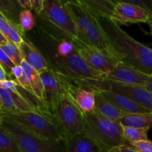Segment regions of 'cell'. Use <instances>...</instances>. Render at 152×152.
Instances as JSON below:
<instances>
[{
    "label": "cell",
    "mask_w": 152,
    "mask_h": 152,
    "mask_svg": "<svg viewBox=\"0 0 152 152\" xmlns=\"http://www.w3.org/2000/svg\"><path fill=\"white\" fill-rule=\"evenodd\" d=\"M97 19L120 60L144 74L152 76V48L135 40L114 21L104 17Z\"/></svg>",
    "instance_id": "cell-1"
},
{
    "label": "cell",
    "mask_w": 152,
    "mask_h": 152,
    "mask_svg": "<svg viewBox=\"0 0 152 152\" xmlns=\"http://www.w3.org/2000/svg\"><path fill=\"white\" fill-rule=\"evenodd\" d=\"M40 105L50 114L65 141L84 131L83 111L68 94L48 96Z\"/></svg>",
    "instance_id": "cell-2"
},
{
    "label": "cell",
    "mask_w": 152,
    "mask_h": 152,
    "mask_svg": "<svg viewBox=\"0 0 152 152\" xmlns=\"http://www.w3.org/2000/svg\"><path fill=\"white\" fill-rule=\"evenodd\" d=\"M72 16L77 30L75 45H86L101 50L111 48L97 17L93 14L81 0L64 1Z\"/></svg>",
    "instance_id": "cell-3"
},
{
    "label": "cell",
    "mask_w": 152,
    "mask_h": 152,
    "mask_svg": "<svg viewBox=\"0 0 152 152\" xmlns=\"http://www.w3.org/2000/svg\"><path fill=\"white\" fill-rule=\"evenodd\" d=\"M83 132L103 152L128 144L123 137V126L120 122L112 121L95 110L83 112Z\"/></svg>",
    "instance_id": "cell-4"
},
{
    "label": "cell",
    "mask_w": 152,
    "mask_h": 152,
    "mask_svg": "<svg viewBox=\"0 0 152 152\" xmlns=\"http://www.w3.org/2000/svg\"><path fill=\"white\" fill-rule=\"evenodd\" d=\"M1 115L4 118L15 122L26 130L44 139L55 142H65L50 114L41 105H37V109L35 111L13 114L1 112Z\"/></svg>",
    "instance_id": "cell-5"
},
{
    "label": "cell",
    "mask_w": 152,
    "mask_h": 152,
    "mask_svg": "<svg viewBox=\"0 0 152 152\" xmlns=\"http://www.w3.org/2000/svg\"><path fill=\"white\" fill-rule=\"evenodd\" d=\"M0 127L15 140L21 152H66L65 142L44 139L7 118L2 117Z\"/></svg>",
    "instance_id": "cell-6"
},
{
    "label": "cell",
    "mask_w": 152,
    "mask_h": 152,
    "mask_svg": "<svg viewBox=\"0 0 152 152\" xmlns=\"http://www.w3.org/2000/svg\"><path fill=\"white\" fill-rule=\"evenodd\" d=\"M48 62L54 71L73 77L99 81L106 80L107 79V74L92 68L79 54L77 47L71 54L65 57L53 55Z\"/></svg>",
    "instance_id": "cell-7"
},
{
    "label": "cell",
    "mask_w": 152,
    "mask_h": 152,
    "mask_svg": "<svg viewBox=\"0 0 152 152\" xmlns=\"http://www.w3.org/2000/svg\"><path fill=\"white\" fill-rule=\"evenodd\" d=\"M39 15L59 29L73 42H77V27L65 1L44 0V7Z\"/></svg>",
    "instance_id": "cell-8"
},
{
    "label": "cell",
    "mask_w": 152,
    "mask_h": 152,
    "mask_svg": "<svg viewBox=\"0 0 152 152\" xmlns=\"http://www.w3.org/2000/svg\"><path fill=\"white\" fill-rule=\"evenodd\" d=\"M79 54L93 68L105 74L109 73L120 60L112 47L108 50H101L86 45H76Z\"/></svg>",
    "instance_id": "cell-9"
},
{
    "label": "cell",
    "mask_w": 152,
    "mask_h": 152,
    "mask_svg": "<svg viewBox=\"0 0 152 152\" xmlns=\"http://www.w3.org/2000/svg\"><path fill=\"white\" fill-rule=\"evenodd\" d=\"M151 77L152 76L144 74L131 65L120 61L115 67L107 74L106 80L120 84L145 87Z\"/></svg>",
    "instance_id": "cell-10"
},
{
    "label": "cell",
    "mask_w": 152,
    "mask_h": 152,
    "mask_svg": "<svg viewBox=\"0 0 152 152\" xmlns=\"http://www.w3.org/2000/svg\"><path fill=\"white\" fill-rule=\"evenodd\" d=\"M21 65L24 70V74L21 78L15 80V81L22 89L37 98L40 103L45 102L47 97L40 74L31 68L24 59Z\"/></svg>",
    "instance_id": "cell-11"
},
{
    "label": "cell",
    "mask_w": 152,
    "mask_h": 152,
    "mask_svg": "<svg viewBox=\"0 0 152 152\" xmlns=\"http://www.w3.org/2000/svg\"><path fill=\"white\" fill-rule=\"evenodd\" d=\"M115 9L112 21L118 25L127 23H146L149 19L150 13L139 6L129 3L126 0L116 1Z\"/></svg>",
    "instance_id": "cell-12"
},
{
    "label": "cell",
    "mask_w": 152,
    "mask_h": 152,
    "mask_svg": "<svg viewBox=\"0 0 152 152\" xmlns=\"http://www.w3.org/2000/svg\"><path fill=\"white\" fill-rule=\"evenodd\" d=\"M106 81L108 83V89L125 95L141 107L152 112V92L146 88L120 84L109 80Z\"/></svg>",
    "instance_id": "cell-13"
},
{
    "label": "cell",
    "mask_w": 152,
    "mask_h": 152,
    "mask_svg": "<svg viewBox=\"0 0 152 152\" xmlns=\"http://www.w3.org/2000/svg\"><path fill=\"white\" fill-rule=\"evenodd\" d=\"M19 48L24 60L40 74L51 68L48 61L29 41L25 39Z\"/></svg>",
    "instance_id": "cell-14"
},
{
    "label": "cell",
    "mask_w": 152,
    "mask_h": 152,
    "mask_svg": "<svg viewBox=\"0 0 152 152\" xmlns=\"http://www.w3.org/2000/svg\"><path fill=\"white\" fill-rule=\"evenodd\" d=\"M99 94L102 97L111 104L118 108L121 111L126 113H148L150 112L145 108H142L140 105L134 102L130 98L127 97L125 95L115 91L105 89L96 92Z\"/></svg>",
    "instance_id": "cell-15"
},
{
    "label": "cell",
    "mask_w": 152,
    "mask_h": 152,
    "mask_svg": "<svg viewBox=\"0 0 152 152\" xmlns=\"http://www.w3.org/2000/svg\"><path fill=\"white\" fill-rule=\"evenodd\" d=\"M66 152H103L84 132L65 141Z\"/></svg>",
    "instance_id": "cell-16"
},
{
    "label": "cell",
    "mask_w": 152,
    "mask_h": 152,
    "mask_svg": "<svg viewBox=\"0 0 152 152\" xmlns=\"http://www.w3.org/2000/svg\"><path fill=\"white\" fill-rule=\"evenodd\" d=\"M87 8L96 17L112 20L117 2L112 0H81Z\"/></svg>",
    "instance_id": "cell-17"
},
{
    "label": "cell",
    "mask_w": 152,
    "mask_h": 152,
    "mask_svg": "<svg viewBox=\"0 0 152 152\" xmlns=\"http://www.w3.org/2000/svg\"><path fill=\"white\" fill-rule=\"evenodd\" d=\"M68 95L72 98L83 112L87 113L94 111L96 96L94 92L83 88H79L71 91Z\"/></svg>",
    "instance_id": "cell-18"
},
{
    "label": "cell",
    "mask_w": 152,
    "mask_h": 152,
    "mask_svg": "<svg viewBox=\"0 0 152 152\" xmlns=\"http://www.w3.org/2000/svg\"><path fill=\"white\" fill-rule=\"evenodd\" d=\"M126 127L150 129L152 127V112L126 113L125 112L120 121Z\"/></svg>",
    "instance_id": "cell-19"
},
{
    "label": "cell",
    "mask_w": 152,
    "mask_h": 152,
    "mask_svg": "<svg viewBox=\"0 0 152 152\" xmlns=\"http://www.w3.org/2000/svg\"><path fill=\"white\" fill-rule=\"evenodd\" d=\"M95 96H96L95 111L112 121L120 122V119L124 114V111L114 106L113 104L104 99L99 94L96 92L95 93Z\"/></svg>",
    "instance_id": "cell-20"
},
{
    "label": "cell",
    "mask_w": 152,
    "mask_h": 152,
    "mask_svg": "<svg viewBox=\"0 0 152 152\" xmlns=\"http://www.w3.org/2000/svg\"><path fill=\"white\" fill-rule=\"evenodd\" d=\"M40 77H41L42 82L43 86L45 91L46 97H47V95L52 96V95L66 94L64 89L59 84L54 74V71L52 68L40 74Z\"/></svg>",
    "instance_id": "cell-21"
},
{
    "label": "cell",
    "mask_w": 152,
    "mask_h": 152,
    "mask_svg": "<svg viewBox=\"0 0 152 152\" xmlns=\"http://www.w3.org/2000/svg\"><path fill=\"white\" fill-rule=\"evenodd\" d=\"M6 91L10 94L15 106L19 112H29L37 109V105H34L32 101H30L26 96L22 94L18 88V85L16 87L9 89Z\"/></svg>",
    "instance_id": "cell-22"
},
{
    "label": "cell",
    "mask_w": 152,
    "mask_h": 152,
    "mask_svg": "<svg viewBox=\"0 0 152 152\" xmlns=\"http://www.w3.org/2000/svg\"><path fill=\"white\" fill-rule=\"evenodd\" d=\"M22 10L17 1L0 0V14L6 19L19 24V16Z\"/></svg>",
    "instance_id": "cell-23"
},
{
    "label": "cell",
    "mask_w": 152,
    "mask_h": 152,
    "mask_svg": "<svg viewBox=\"0 0 152 152\" xmlns=\"http://www.w3.org/2000/svg\"><path fill=\"white\" fill-rule=\"evenodd\" d=\"M148 130L149 129H139L123 126V137L128 144L148 140Z\"/></svg>",
    "instance_id": "cell-24"
},
{
    "label": "cell",
    "mask_w": 152,
    "mask_h": 152,
    "mask_svg": "<svg viewBox=\"0 0 152 152\" xmlns=\"http://www.w3.org/2000/svg\"><path fill=\"white\" fill-rule=\"evenodd\" d=\"M0 152H21L15 140L0 127Z\"/></svg>",
    "instance_id": "cell-25"
},
{
    "label": "cell",
    "mask_w": 152,
    "mask_h": 152,
    "mask_svg": "<svg viewBox=\"0 0 152 152\" xmlns=\"http://www.w3.org/2000/svg\"><path fill=\"white\" fill-rule=\"evenodd\" d=\"M8 27V41L11 42L16 46L19 47L23 42V31L21 29L19 24L7 19Z\"/></svg>",
    "instance_id": "cell-26"
},
{
    "label": "cell",
    "mask_w": 152,
    "mask_h": 152,
    "mask_svg": "<svg viewBox=\"0 0 152 152\" xmlns=\"http://www.w3.org/2000/svg\"><path fill=\"white\" fill-rule=\"evenodd\" d=\"M1 47L15 65H21L23 58H22L20 49L18 46H16L11 42L7 41V42L1 45Z\"/></svg>",
    "instance_id": "cell-27"
},
{
    "label": "cell",
    "mask_w": 152,
    "mask_h": 152,
    "mask_svg": "<svg viewBox=\"0 0 152 152\" xmlns=\"http://www.w3.org/2000/svg\"><path fill=\"white\" fill-rule=\"evenodd\" d=\"M19 25L23 31H31L35 25V19L31 10H22L19 16Z\"/></svg>",
    "instance_id": "cell-28"
},
{
    "label": "cell",
    "mask_w": 152,
    "mask_h": 152,
    "mask_svg": "<svg viewBox=\"0 0 152 152\" xmlns=\"http://www.w3.org/2000/svg\"><path fill=\"white\" fill-rule=\"evenodd\" d=\"M0 95H1L3 104L2 108L1 109V112L6 113V114H13V113L19 112L8 92L6 91L4 89L0 88Z\"/></svg>",
    "instance_id": "cell-29"
},
{
    "label": "cell",
    "mask_w": 152,
    "mask_h": 152,
    "mask_svg": "<svg viewBox=\"0 0 152 152\" xmlns=\"http://www.w3.org/2000/svg\"><path fill=\"white\" fill-rule=\"evenodd\" d=\"M75 48V44L71 40L62 39L59 42L56 47V55L61 57H65L71 54Z\"/></svg>",
    "instance_id": "cell-30"
},
{
    "label": "cell",
    "mask_w": 152,
    "mask_h": 152,
    "mask_svg": "<svg viewBox=\"0 0 152 152\" xmlns=\"http://www.w3.org/2000/svg\"><path fill=\"white\" fill-rule=\"evenodd\" d=\"M0 65L4 68L9 80H10V73H11L12 68L15 66V65L7 56V55L4 53L1 45H0Z\"/></svg>",
    "instance_id": "cell-31"
},
{
    "label": "cell",
    "mask_w": 152,
    "mask_h": 152,
    "mask_svg": "<svg viewBox=\"0 0 152 152\" xmlns=\"http://www.w3.org/2000/svg\"><path fill=\"white\" fill-rule=\"evenodd\" d=\"M130 145L138 152H152V142L149 140L134 142Z\"/></svg>",
    "instance_id": "cell-32"
},
{
    "label": "cell",
    "mask_w": 152,
    "mask_h": 152,
    "mask_svg": "<svg viewBox=\"0 0 152 152\" xmlns=\"http://www.w3.org/2000/svg\"><path fill=\"white\" fill-rule=\"evenodd\" d=\"M126 1L139 6L152 15V0H126Z\"/></svg>",
    "instance_id": "cell-33"
},
{
    "label": "cell",
    "mask_w": 152,
    "mask_h": 152,
    "mask_svg": "<svg viewBox=\"0 0 152 152\" xmlns=\"http://www.w3.org/2000/svg\"><path fill=\"white\" fill-rule=\"evenodd\" d=\"M24 74V70L22 68V65H15L11 70V73H10V80H13L12 77H14L15 80H18V79L21 78Z\"/></svg>",
    "instance_id": "cell-34"
},
{
    "label": "cell",
    "mask_w": 152,
    "mask_h": 152,
    "mask_svg": "<svg viewBox=\"0 0 152 152\" xmlns=\"http://www.w3.org/2000/svg\"><path fill=\"white\" fill-rule=\"evenodd\" d=\"M0 31L8 40V27H7V19L1 14H0Z\"/></svg>",
    "instance_id": "cell-35"
},
{
    "label": "cell",
    "mask_w": 152,
    "mask_h": 152,
    "mask_svg": "<svg viewBox=\"0 0 152 152\" xmlns=\"http://www.w3.org/2000/svg\"><path fill=\"white\" fill-rule=\"evenodd\" d=\"M31 9L35 10L37 14H39L44 7V0H31Z\"/></svg>",
    "instance_id": "cell-36"
},
{
    "label": "cell",
    "mask_w": 152,
    "mask_h": 152,
    "mask_svg": "<svg viewBox=\"0 0 152 152\" xmlns=\"http://www.w3.org/2000/svg\"><path fill=\"white\" fill-rule=\"evenodd\" d=\"M17 1L22 10H31V0H17Z\"/></svg>",
    "instance_id": "cell-37"
},
{
    "label": "cell",
    "mask_w": 152,
    "mask_h": 152,
    "mask_svg": "<svg viewBox=\"0 0 152 152\" xmlns=\"http://www.w3.org/2000/svg\"><path fill=\"white\" fill-rule=\"evenodd\" d=\"M120 152H138L130 144H126V145L120 147Z\"/></svg>",
    "instance_id": "cell-38"
},
{
    "label": "cell",
    "mask_w": 152,
    "mask_h": 152,
    "mask_svg": "<svg viewBox=\"0 0 152 152\" xmlns=\"http://www.w3.org/2000/svg\"><path fill=\"white\" fill-rule=\"evenodd\" d=\"M9 80L8 77H7V74H6L4 68L0 65V83L3 81H5V80Z\"/></svg>",
    "instance_id": "cell-39"
},
{
    "label": "cell",
    "mask_w": 152,
    "mask_h": 152,
    "mask_svg": "<svg viewBox=\"0 0 152 152\" xmlns=\"http://www.w3.org/2000/svg\"><path fill=\"white\" fill-rule=\"evenodd\" d=\"M7 41H8V40L6 39V37L4 36V34H3L2 33H1V31H0V45H2L3 44L7 42Z\"/></svg>",
    "instance_id": "cell-40"
},
{
    "label": "cell",
    "mask_w": 152,
    "mask_h": 152,
    "mask_svg": "<svg viewBox=\"0 0 152 152\" xmlns=\"http://www.w3.org/2000/svg\"><path fill=\"white\" fill-rule=\"evenodd\" d=\"M145 88H146L148 91L152 92V77L149 80V81L147 83V84L145 85Z\"/></svg>",
    "instance_id": "cell-41"
},
{
    "label": "cell",
    "mask_w": 152,
    "mask_h": 152,
    "mask_svg": "<svg viewBox=\"0 0 152 152\" xmlns=\"http://www.w3.org/2000/svg\"><path fill=\"white\" fill-rule=\"evenodd\" d=\"M105 152H120V148H114L112 149H110L108 151H106Z\"/></svg>",
    "instance_id": "cell-42"
},
{
    "label": "cell",
    "mask_w": 152,
    "mask_h": 152,
    "mask_svg": "<svg viewBox=\"0 0 152 152\" xmlns=\"http://www.w3.org/2000/svg\"><path fill=\"white\" fill-rule=\"evenodd\" d=\"M146 24H148V25H149L150 27H152V15L151 16H150L149 19H148V22H146Z\"/></svg>",
    "instance_id": "cell-43"
},
{
    "label": "cell",
    "mask_w": 152,
    "mask_h": 152,
    "mask_svg": "<svg viewBox=\"0 0 152 152\" xmlns=\"http://www.w3.org/2000/svg\"><path fill=\"white\" fill-rule=\"evenodd\" d=\"M2 99H1V95H0V110L1 109V108H2Z\"/></svg>",
    "instance_id": "cell-44"
},
{
    "label": "cell",
    "mask_w": 152,
    "mask_h": 152,
    "mask_svg": "<svg viewBox=\"0 0 152 152\" xmlns=\"http://www.w3.org/2000/svg\"><path fill=\"white\" fill-rule=\"evenodd\" d=\"M1 121H2V115H1V111L0 110V124H1Z\"/></svg>",
    "instance_id": "cell-45"
},
{
    "label": "cell",
    "mask_w": 152,
    "mask_h": 152,
    "mask_svg": "<svg viewBox=\"0 0 152 152\" xmlns=\"http://www.w3.org/2000/svg\"><path fill=\"white\" fill-rule=\"evenodd\" d=\"M150 30H151V31L152 32V27H150Z\"/></svg>",
    "instance_id": "cell-46"
}]
</instances>
